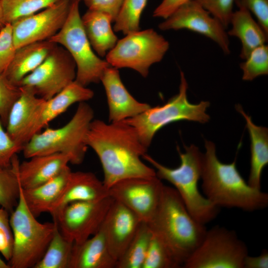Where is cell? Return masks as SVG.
<instances>
[{
    "label": "cell",
    "mask_w": 268,
    "mask_h": 268,
    "mask_svg": "<svg viewBox=\"0 0 268 268\" xmlns=\"http://www.w3.org/2000/svg\"><path fill=\"white\" fill-rule=\"evenodd\" d=\"M81 0H71L69 12L62 28L49 40L65 48L74 60L76 68L75 80L87 86L100 82L108 63L93 50L84 30L79 5Z\"/></svg>",
    "instance_id": "8"
},
{
    "label": "cell",
    "mask_w": 268,
    "mask_h": 268,
    "mask_svg": "<svg viewBox=\"0 0 268 268\" xmlns=\"http://www.w3.org/2000/svg\"><path fill=\"white\" fill-rule=\"evenodd\" d=\"M235 2L238 9L232 13L229 24L232 27L227 34L239 39L242 45L240 57L245 60L253 50L266 44L268 34L254 19L251 13L244 6L237 0Z\"/></svg>",
    "instance_id": "23"
},
{
    "label": "cell",
    "mask_w": 268,
    "mask_h": 268,
    "mask_svg": "<svg viewBox=\"0 0 268 268\" xmlns=\"http://www.w3.org/2000/svg\"><path fill=\"white\" fill-rule=\"evenodd\" d=\"M116 264L101 226L91 238L73 244L68 268H113Z\"/></svg>",
    "instance_id": "21"
},
{
    "label": "cell",
    "mask_w": 268,
    "mask_h": 268,
    "mask_svg": "<svg viewBox=\"0 0 268 268\" xmlns=\"http://www.w3.org/2000/svg\"><path fill=\"white\" fill-rule=\"evenodd\" d=\"M152 232L148 224L142 221L134 237L117 261V268H142Z\"/></svg>",
    "instance_id": "28"
},
{
    "label": "cell",
    "mask_w": 268,
    "mask_h": 268,
    "mask_svg": "<svg viewBox=\"0 0 268 268\" xmlns=\"http://www.w3.org/2000/svg\"><path fill=\"white\" fill-rule=\"evenodd\" d=\"M141 222L133 211L114 200L101 228L109 251L117 262L134 237Z\"/></svg>",
    "instance_id": "17"
},
{
    "label": "cell",
    "mask_w": 268,
    "mask_h": 268,
    "mask_svg": "<svg viewBox=\"0 0 268 268\" xmlns=\"http://www.w3.org/2000/svg\"><path fill=\"white\" fill-rule=\"evenodd\" d=\"M15 50L11 25L6 24L0 31V73H3L7 67Z\"/></svg>",
    "instance_id": "39"
},
{
    "label": "cell",
    "mask_w": 268,
    "mask_h": 268,
    "mask_svg": "<svg viewBox=\"0 0 268 268\" xmlns=\"http://www.w3.org/2000/svg\"><path fill=\"white\" fill-rule=\"evenodd\" d=\"M93 117L91 107L86 102L79 103L74 115L64 126L48 128L34 134L23 145L24 157L63 153L68 156L69 163H81L88 147L86 136Z\"/></svg>",
    "instance_id": "5"
},
{
    "label": "cell",
    "mask_w": 268,
    "mask_h": 268,
    "mask_svg": "<svg viewBox=\"0 0 268 268\" xmlns=\"http://www.w3.org/2000/svg\"><path fill=\"white\" fill-rule=\"evenodd\" d=\"M188 83L180 71V84L177 94L161 106H151L138 115L124 121L133 126L142 144L147 148L156 133L164 126L177 121L187 120L200 123L208 122V101L190 103L187 97Z\"/></svg>",
    "instance_id": "7"
},
{
    "label": "cell",
    "mask_w": 268,
    "mask_h": 268,
    "mask_svg": "<svg viewBox=\"0 0 268 268\" xmlns=\"http://www.w3.org/2000/svg\"><path fill=\"white\" fill-rule=\"evenodd\" d=\"M0 268H10L8 264L5 263L0 258Z\"/></svg>",
    "instance_id": "45"
},
{
    "label": "cell",
    "mask_w": 268,
    "mask_h": 268,
    "mask_svg": "<svg viewBox=\"0 0 268 268\" xmlns=\"http://www.w3.org/2000/svg\"><path fill=\"white\" fill-rule=\"evenodd\" d=\"M19 164L16 154L12 158L11 166L0 167V205L10 214L17 206L20 195Z\"/></svg>",
    "instance_id": "30"
},
{
    "label": "cell",
    "mask_w": 268,
    "mask_h": 268,
    "mask_svg": "<svg viewBox=\"0 0 268 268\" xmlns=\"http://www.w3.org/2000/svg\"><path fill=\"white\" fill-rule=\"evenodd\" d=\"M248 255L246 244L234 230L215 226L207 230L202 242L183 268H243Z\"/></svg>",
    "instance_id": "10"
},
{
    "label": "cell",
    "mask_w": 268,
    "mask_h": 268,
    "mask_svg": "<svg viewBox=\"0 0 268 268\" xmlns=\"http://www.w3.org/2000/svg\"><path fill=\"white\" fill-rule=\"evenodd\" d=\"M76 72L70 54L56 44L43 63L22 80L19 86L28 87L37 96L48 100L73 82Z\"/></svg>",
    "instance_id": "11"
},
{
    "label": "cell",
    "mask_w": 268,
    "mask_h": 268,
    "mask_svg": "<svg viewBox=\"0 0 268 268\" xmlns=\"http://www.w3.org/2000/svg\"><path fill=\"white\" fill-rule=\"evenodd\" d=\"M162 31L186 29L215 42L226 54L230 53L226 28L195 0L184 4L158 25Z\"/></svg>",
    "instance_id": "15"
},
{
    "label": "cell",
    "mask_w": 268,
    "mask_h": 268,
    "mask_svg": "<svg viewBox=\"0 0 268 268\" xmlns=\"http://www.w3.org/2000/svg\"><path fill=\"white\" fill-rule=\"evenodd\" d=\"M20 87L21 95L10 111L6 126L8 134L19 144L20 136L33 113L44 99L37 96L31 89L24 86Z\"/></svg>",
    "instance_id": "27"
},
{
    "label": "cell",
    "mask_w": 268,
    "mask_h": 268,
    "mask_svg": "<svg viewBox=\"0 0 268 268\" xmlns=\"http://www.w3.org/2000/svg\"><path fill=\"white\" fill-rule=\"evenodd\" d=\"M4 12L1 0H0V31L5 26Z\"/></svg>",
    "instance_id": "44"
},
{
    "label": "cell",
    "mask_w": 268,
    "mask_h": 268,
    "mask_svg": "<svg viewBox=\"0 0 268 268\" xmlns=\"http://www.w3.org/2000/svg\"><path fill=\"white\" fill-rule=\"evenodd\" d=\"M86 143L100 161L103 182L108 189L124 179L156 175L155 170L141 160L147 148L141 142L134 128L124 121L107 124L93 120Z\"/></svg>",
    "instance_id": "1"
},
{
    "label": "cell",
    "mask_w": 268,
    "mask_h": 268,
    "mask_svg": "<svg viewBox=\"0 0 268 268\" xmlns=\"http://www.w3.org/2000/svg\"><path fill=\"white\" fill-rule=\"evenodd\" d=\"M94 92L74 80L53 97L43 99L36 109L20 138L23 145L50 122L75 103L86 102L93 98Z\"/></svg>",
    "instance_id": "16"
},
{
    "label": "cell",
    "mask_w": 268,
    "mask_h": 268,
    "mask_svg": "<svg viewBox=\"0 0 268 268\" xmlns=\"http://www.w3.org/2000/svg\"><path fill=\"white\" fill-rule=\"evenodd\" d=\"M147 223L183 268L207 231L205 225L190 213L176 190L165 185L155 212Z\"/></svg>",
    "instance_id": "3"
},
{
    "label": "cell",
    "mask_w": 268,
    "mask_h": 268,
    "mask_svg": "<svg viewBox=\"0 0 268 268\" xmlns=\"http://www.w3.org/2000/svg\"><path fill=\"white\" fill-rule=\"evenodd\" d=\"M164 185L156 175L119 181L109 188V196L148 222L159 203Z\"/></svg>",
    "instance_id": "13"
},
{
    "label": "cell",
    "mask_w": 268,
    "mask_h": 268,
    "mask_svg": "<svg viewBox=\"0 0 268 268\" xmlns=\"http://www.w3.org/2000/svg\"><path fill=\"white\" fill-rule=\"evenodd\" d=\"M56 44L49 40H45L16 49L12 59L3 74L12 84L19 86L22 80L43 63Z\"/></svg>",
    "instance_id": "22"
},
{
    "label": "cell",
    "mask_w": 268,
    "mask_h": 268,
    "mask_svg": "<svg viewBox=\"0 0 268 268\" xmlns=\"http://www.w3.org/2000/svg\"><path fill=\"white\" fill-rule=\"evenodd\" d=\"M177 149L180 164L175 168L161 164L146 153L142 157L155 168L158 178L174 187L191 215L205 225L216 218L220 208L208 201L199 189L203 154L193 144L185 146V151L183 153Z\"/></svg>",
    "instance_id": "4"
},
{
    "label": "cell",
    "mask_w": 268,
    "mask_h": 268,
    "mask_svg": "<svg viewBox=\"0 0 268 268\" xmlns=\"http://www.w3.org/2000/svg\"><path fill=\"white\" fill-rule=\"evenodd\" d=\"M59 0H1L4 20L11 24L15 20L43 10Z\"/></svg>",
    "instance_id": "33"
},
{
    "label": "cell",
    "mask_w": 268,
    "mask_h": 268,
    "mask_svg": "<svg viewBox=\"0 0 268 268\" xmlns=\"http://www.w3.org/2000/svg\"><path fill=\"white\" fill-rule=\"evenodd\" d=\"M147 0H124L115 19L114 30L126 35L140 30L141 15Z\"/></svg>",
    "instance_id": "31"
},
{
    "label": "cell",
    "mask_w": 268,
    "mask_h": 268,
    "mask_svg": "<svg viewBox=\"0 0 268 268\" xmlns=\"http://www.w3.org/2000/svg\"><path fill=\"white\" fill-rule=\"evenodd\" d=\"M245 60L240 65L243 80L251 81L268 74V46L266 44L253 50Z\"/></svg>",
    "instance_id": "34"
},
{
    "label": "cell",
    "mask_w": 268,
    "mask_h": 268,
    "mask_svg": "<svg viewBox=\"0 0 268 268\" xmlns=\"http://www.w3.org/2000/svg\"><path fill=\"white\" fill-rule=\"evenodd\" d=\"M237 0L255 15L258 23L268 34V0Z\"/></svg>",
    "instance_id": "40"
},
{
    "label": "cell",
    "mask_w": 268,
    "mask_h": 268,
    "mask_svg": "<svg viewBox=\"0 0 268 268\" xmlns=\"http://www.w3.org/2000/svg\"><path fill=\"white\" fill-rule=\"evenodd\" d=\"M268 252L263 250L258 256L248 255L244 259L243 268H268Z\"/></svg>",
    "instance_id": "43"
},
{
    "label": "cell",
    "mask_w": 268,
    "mask_h": 268,
    "mask_svg": "<svg viewBox=\"0 0 268 268\" xmlns=\"http://www.w3.org/2000/svg\"><path fill=\"white\" fill-rule=\"evenodd\" d=\"M9 216L7 210L0 208V253L8 261L12 256L13 242Z\"/></svg>",
    "instance_id": "38"
},
{
    "label": "cell",
    "mask_w": 268,
    "mask_h": 268,
    "mask_svg": "<svg viewBox=\"0 0 268 268\" xmlns=\"http://www.w3.org/2000/svg\"><path fill=\"white\" fill-rule=\"evenodd\" d=\"M181 265L166 244L152 232L142 268H178Z\"/></svg>",
    "instance_id": "32"
},
{
    "label": "cell",
    "mask_w": 268,
    "mask_h": 268,
    "mask_svg": "<svg viewBox=\"0 0 268 268\" xmlns=\"http://www.w3.org/2000/svg\"><path fill=\"white\" fill-rule=\"evenodd\" d=\"M169 48L168 41L154 29L138 30L118 40L106 61L112 67L131 68L146 77L150 67L163 59Z\"/></svg>",
    "instance_id": "9"
},
{
    "label": "cell",
    "mask_w": 268,
    "mask_h": 268,
    "mask_svg": "<svg viewBox=\"0 0 268 268\" xmlns=\"http://www.w3.org/2000/svg\"><path fill=\"white\" fill-rule=\"evenodd\" d=\"M81 21L95 53L105 57L119 40L111 26L112 18L105 13L88 9L81 16Z\"/></svg>",
    "instance_id": "26"
},
{
    "label": "cell",
    "mask_w": 268,
    "mask_h": 268,
    "mask_svg": "<svg viewBox=\"0 0 268 268\" xmlns=\"http://www.w3.org/2000/svg\"><path fill=\"white\" fill-rule=\"evenodd\" d=\"M23 147L9 136L0 119V167L11 166L13 157L22 151Z\"/></svg>",
    "instance_id": "37"
},
{
    "label": "cell",
    "mask_w": 268,
    "mask_h": 268,
    "mask_svg": "<svg viewBox=\"0 0 268 268\" xmlns=\"http://www.w3.org/2000/svg\"><path fill=\"white\" fill-rule=\"evenodd\" d=\"M190 0H163L153 13L154 17L167 18L179 7Z\"/></svg>",
    "instance_id": "42"
},
{
    "label": "cell",
    "mask_w": 268,
    "mask_h": 268,
    "mask_svg": "<svg viewBox=\"0 0 268 268\" xmlns=\"http://www.w3.org/2000/svg\"><path fill=\"white\" fill-rule=\"evenodd\" d=\"M201 178L204 196L215 206L254 211L268 205V194L250 186L238 171L236 160L221 162L212 141H205Z\"/></svg>",
    "instance_id": "2"
},
{
    "label": "cell",
    "mask_w": 268,
    "mask_h": 268,
    "mask_svg": "<svg viewBox=\"0 0 268 268\" xmlns=\"http://www.w3.org/2000/svg\"><path fill=\"white\" fill-rule=\"evenodd\" d=\"M226 29L233 12L235 0H195Z\"/></svg>",
    "instance_id": "36"
},
{
    "label": "cell",
    "mask_w": 268,
    "mask_h": 268,
    "mask_svg": "<svg viewBox=\"0 0 268 268\" xmlns=\"http://www.w3.org/2000/svg\"><path fill=\"white\" fill-rule=\"evenodd\" d=\"M21 93L20 86L10 82L2 73H0V119L6 126L10 111Z\"/></svg>",
    "instance_id": "35"
},
{
    "label": "cell",
    "mask_w": 268,
    "mask_h": 268,
    "mask_svg": "<svg viewBox=\"0 0 268 268\" xmlns=\"http://www.w3.org/2000/svg\"><path fill=\"white\" fill-rule=\"evenodd\" d=\"M88 9L108 14L113 22L116 19L124 0H83Z\"/></svg>",
    "instance_id": "41"
},
{
    "label": "cell",
    "mask_w": 268,
    "mask_h": 268,
    "mask_svg": "<svg viewBox=\"0 0 268 268\" xmlns=\"http://www.w3.org/2000/svg\"><path fill=\"white\" fill-rule=\"evenodd\" d=\"M109 196V189L94 174L71 171L63 193L50 213L54 217L69 203L97 201Z\"/></svg>",
    "instance_id": "19"
},
{
    "label": "cell",
    "mask_w": 268,
    "mask_h": 268,
    "mask_svg": "<svg viewBox=\"0 0 268 268\" xmlns=\"http://www.w3.org/2000/svg\"><path fill=\"white\" fill-rule=\"evenodd\" d=\"M69 163L63 153L34 156L18 166V176L23 190L37 187L57 175Z\"/></svg>",
    "instance_id": "20"
},
{
    "label": "cell",
    "mask_w": 268,
    "mask_h": 268,
    "mask_svg": "<svg viewBox=\"0 0 268 268\" xmlns=\"http://www.w3.org/2000/svg\"><path fill=\"white\" fill-rule=\"evenodd\" d=\"M71 171L67 166L48 181L35 188L23 190L25 203L36 217L50 213L63 193Z\"/></svg>",
    "instance_id": "24"
},
{
    "label": "cell",
    "mask_w": 268,
    "mask_h": 268,
    "mask_svg": "<svg viewBox=\"0 0 268 268\" xmlns=\"http://www.w3.org/2000/svg\"><path fill=\"white\" fill-rule=\"evenodd\" d=\"M73 244L62 234L57 225L45 254L34 268H68Z\"/></svg>",
    "instance_id": "29"
},
{
    "label": "cell",
    "mask_w": 268,
    "mask_h": 268,
    "mask_svg": "<svg viewBox=\"0 0 268 268\" xmlns=\"http://www.w3.org/2000/svg\"><path fill=\"white\" fill-rule=\"evenodd\" d=\"M114 200L109 196L97 201L69 203L53 217L62 234L74 244H79L101 228Z\"/></svg>",
    "instance_id": "12"
},
{
    "label": "cell",
    "mask_w": 268,
    "mask_h": 268,
    "mask_svg": "<svg viewBox=\"0 0 268 268\" xmlns=\"http://www.w3.org/2000/svg\"><path fill=\"white\" fill-rule=\"evenodd\" d=\"M235 108L246 121L251 141L250 171L247 183L253 188L261 189L262 172L268 163V130L255 125L240 105H236Z\"/></svg>",
    "instance_id": "25"
},
{
    "label": "cell",
    "mask_w": 268,
    "mask_h": 268,
    "mask_svg": "<svg viewBox=\"0 0 268 268\" xmlns=\"http://www.w3.org/2000/svg\"><path fill=\"white\" fill-rule=\"evenodd\" d=\"M71 0H59L54 4L12 22L15 49L34 42L45 41L57 33L67 18Z\"/></svg>",
    "instance_id": "14"
},
{
    "label": "cell",
    "mask_w": 268,
    "mask_h": 268,
    "mask_svg": "<svg viewBox=\"0 0 268 268\" xmlns=\"http://www.w3.org/2000/svg\"><path fill=\"white\" fill-rule=\"evenodd\" d=\"M100 81L107 96L110 123L119 122L134 117L151 107L147 103L138 101L129 93L121 79L118 68L108 67Z\"/></svg>",
    "instance_id": "18"
},
{
    "label": "cell",
    "mask_w": 268,
    "mask_h": 268,
    "mask_svg": "<svg viewBox=\"0 0 268 268\" xmlns=\"http://www.w3.org/2000/svg\"><path fill=\"white\" fill-rule=\"evenodd\" d=\"M36 218L25 203L21 188L18 204L9 216L13 239L10 268H34L45 254L57 224L41 223Z\"/></svg>",
    "instance_id": "6"
}]
</instances>
